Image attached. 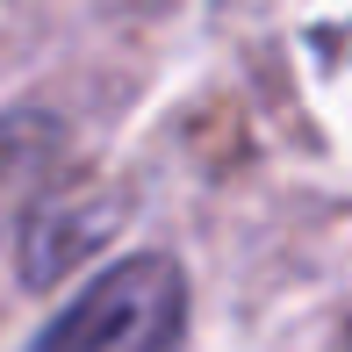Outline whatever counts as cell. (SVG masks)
<instances>
[{"instance_id": "6da1fadb", "label": "cell", "mask_w": 352, "mask_h": 352, "mask_svg": "<svg viewBox=\"0 0 352 352\" xmlns=\"http://www.w3.org/2000/svg\"><path fill=\"white\" fill-rule=\"evenodd\" d=\"M187 338V274L166 252H130L94 274L29 352H180Z\"/></svg>"}]
</instances>
